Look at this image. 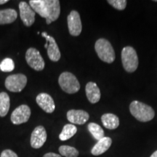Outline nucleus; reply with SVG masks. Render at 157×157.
Here are the masks:
<instances>
[{"label":"nucleus","mask_w":157,"mask_h":157,"mask_svg":"<svg viewBox=\"0 0 157 157\" xmlns=\"http://www.w3.org/2000/svg\"><path fill=\"white\" fill-rule=\"evenodd\" d=\"M101 121L106 129H115L119 126V119L113 113H105L101 117Z\"/></svg>","instance_id":"obj_17"},{"label":"nucleus","mask_w":157,"mask_h":157,"mask_svg":"<svg viewBox=\"0 0 157 157\" xmlns=\"http://www.w3.org/2000/svg\"><path fill=\"white\" fill-rule=\"evenodd\" d=\"M29 5L35 13L46 19L48 25L60 16V5L58 0H30Z\"/></svg>","instance_id":"obj_1"},{"label":"nucleus","mask_w":157,"mask_h":157,"mask_svg":"<svg viewBox=\"0 0 157 157\" xmlns=\"http://www.w3.org/2000/svg\"><path fill=\"white\" fill-rule=\"evenodd\" d=\"M150 157H157V151H156L153 153V154H151V156Z\"/></svg>","instance_id":"obj_28"},{"label":"nucleus","mask_w":157,"mask_h":157,"mask_svg":"<svg viewBox=\"0 0 157 157\" xmlns=\"http://www.w3.org/2000/svg\"><path fill=\"white\" fill-rule=\"evenodd\" d=\"M25 60L31 68L40 71L44 68L45 63L40 52L36 48H29L25 53Z\"/></svg>","instance_id":"obj_7"},{"label":"nucleus","mask_w":157,"mask_h":157,"mask_svg":"<svg viewBox=\"0 0 157 157\" xmlns=\"http://www.w3.org/2000/svg\"><path fill=\"white\" fill-rule=\"evenodd\" d=\"M58 151L60 156H63L65 157H78L79 154L77 149L69 146H60Z\"/></svg>","instance_id":"obj_22"},{"label":"nucleus","mask_w":157,"mask_h":157,"mask_svg":"<svg viewBox=\"0 0 157 157\" xmlns=\"http://www.w3.org/2000/svg\"><path fill=\"white\" fill-rule=\"evenodd\" d=\"M111 144H112V140L111 137H103L101 140H98V143L93 147L91 150L92 154L94 156H100V155L104 154L110 148Z\"/></svg>","instance_id":"obj_16"},{"label":"nucleus","mask_w":157,"mask_h":157,"mask_svg":"<svg viewBox=\"0 0 157 157\" xmlns=\"http://www.w3.org/2000/svg\"><path fill=\"white\" fill-rule=\"evenodd\" d=\"M95 50L98 58L102 61L107 63H112L115 60L116 55L112 45L109 40L101 38L96 41Z\"/></svg>","instance_id":"obj_3"},{"label":"nucleus","mask_w":157,"mask_h":157,"mask_svg":"<svg viewBox=\"0 0 157 157\" xmlns=\"http://www.w3.org/2000/svg\"><path fill=\"white\" fill-rule=\"evenodd\" d=\"M7 2H8V0H0V5H4Z\"/></svg>","instance_id":"obj_27"},{"label":"nucleus","mask_w":157,"mask_h":157,"mask_svg":"<svg viewBox=\"0 0 157 157\" xmlns=\"http://www.w3.org/2000/svg\"><path fill=\"white\" fill-rule=\"evenodd\" d=\"M0 157H18V156L16 153H15L10 149H5L1 153Z\"/></svg>","instance_id":"obj_25"},{"label":"nucleus","mask_w":157,"mask_h":157,"mask_svg":"<svg viewBox=\"0 0 157 157\" xmlns=\"http://www.w3.org/2000/svg\"><path fill=\"white\" fill-rule=\"evenodd\" d=\"M48 135H47L46 129L43 126H37L31 135V146L33 148L38 149L42 148L46 142Z\"/></svg>","instance_id":"obj_11"},{"label":"nucleus","mask_w":157,"mask_h":157,"mask_svg":"<svg viewBox=\"0 0 157 157\" xmlns=\"http://www.w3.org/2000/svg\"><path fill=\"white\" fill-rule=\"evenodd\" d=\"M121 62L124 70L128 73H132L138 67V57L132 47H124L121 50Z\"/></svg>","instance_id":"obj_4"},{"label":"nucleus","mask_w":157,"mask_h":157,"mask_svg":"<svg viewBox=\"0 0 157 157\" xmlns=\"http://www.w3.org/2000/svg\"><path fill=\"white\" fill-rule=\"evenodd\" d=\"M87 129L89 132L91 133L93 137L98 141L104 137V131L99 124L96 123L91 122L88 124Z\"/></svg>","instance_id":"obj_21"},{"label":"nucleus","mask_w":157,"mask_h":157,"mask_svg":"<svg viewBox=\"0 0 157 157\" xmlns=\"http://www.w3.org/2000/svg\"><path fill=\"white\" fill-rule=\"evenodd\" d=\"M17 17V12L14 9H5L0 10V25L10 24L15 22Z\"/></svg>","instance_id":"obj_18"},{"label":"nucleus","mask_w":157,"mask_h":157,"mask_svg":"<svg viewBox=\"0 0 157 157\" xmlns=\"http://www.w3.org/2000/svg\"><path fill=\"white\" fill-rule=\"evenodd\" d=\"M43 157H62L60 154H57L56 153H52V152H50V153H47L45 154Z\"/></svg>","instance_id":"obj_26"},{"label":"nucleus","mask_w":157,"mask_h":157,"mask_svg":"<svg viewBox=\"0 0 157 157\" xmlns=\"http://www.w3.org/2000/svg\"><path fill=\"white\" fill-rule=\"evenodd\" d=\"M108 3L115 9L119 10H124L126 8L127 2L126 0H109Z\"/></svg>","instance_id":"obj_24"},{"label":"nucleus","mask_w":157,"mask_h":157,"mask_svg":"<svg viewBox=\"0 0 157 157\" xmlns=\"http://www.w3.org/2000/svg\"><path fill=\"white\" fill-rule=\"evenodd\" d=\"M5 87L13 93H20L24 89L27 84L26 76L23 74H12L5 79Z\"/></svg>","instance_id":"obj_6"},{"label":"nucleus","mask_w":157,"mask_h":157,"mask_svg":"<svg viewBox=\"0 0 157 157\" xmlns=\"http://www.w3.org/2000/svg\"><path fill=\"white\" fill-rule=\"evenodd\" d=\"M42 36L44 38H48L49 41V46L47 50H48V56L50 60L53 62H58L60 59V50L57 44L56 39L53 37L50 36L47 34V32H42Z\"/></svg>","instance_id":"obj_14"},{"label":"nucleus","mask_w":157,"mask_h":157,"mask_svg":"<svg viewBox=\"0 0 157 157\" xmlns=\"http://www.w3.org/2000/svg\"><path fill=\"white\" fill-rule=\"evenodd\" d=\"M89 118V113L83 110L71 109L67 112V119L72 124L82 125L87 122Z\"/></svg>","instance_id":"obj_13"},{"label":"nucleus","mask_w":157,"mask_h":157,"mask_svg":"<svg viewBox=\"0 0 157 157\" xmlns=\"http://www.w3.org/2000/svg\"><path fill=\"white\" fill-rule=\"evenodd\" d=\"M36 101L39 106L46 113H52L54 112L56 109V104L53 98L50 95L44 93L39 94L36 96Z\"/></svg>","instance_id":"obj_12"},{"label":"nucleus","mask_w":157,"mask_h":157,"mask_svg":"<svg viewBox=\"0 0 157 157\" xmlns=\"http://www.w3.org/2000/svg\"><path fill=\"white\" fill-rule=\"evenodd\" d=\"M58 83L62 90L68 94H74L80 90V84L77 78L70 72H63L58 78Z\"/></svg>","instance_id":"obj_5"},{"label":"nucleus","mask_w":157,"mask_h":157,"mask_svg":"<svg viewBox=\"0 0 157 157\" xmlns=\"http://www.w3.org/2000/svg\"><path fill=\"white\" fill-rule=\"evenodd\" d=\"M31 117V109L27 105H21L16 108L12 113L10 119L12 123L19 125L29 121Z\"/></svg>","instance_id":"obj_8"},{"label":"nucleus","mask_w":157,"mask_h":157,"mask_svg":"<svg viewBox=\"0 0 157 157\" xmlns=\"http://www.w3.org/2000/svg\"><path fill=\"white\" fill-rule=\"evenodd\" d=\"M15 63L11 58L4 59L0 63V70L3 72H11L14 70Z\"/></svg>","instance_id":"obj_23"},{"label":"nucleus","mask_w":157,"mask_h":157,"mask_svg":"<svg viewBox=\"0 0 157 157\" xmlns=\"http://www.w3.org/2000/svg\"><path fill=\"white\" fill-rule=\"evenodd\" d=\"M85 92L87 98L91 103H96L101 99V91L96 83L90 82L86 84Z\"/></svg>","instance_id":"obj_15"},{"label":"nucleus","mask_w":157,"mask_h":157,"mask_svg":"<svg viewBox=\"0 0 157 157\" xmlns=\"http://www.w3.org/2000/svg\"><path fill=\"white\" fill-rule=\"evenodd\" d=\"M77 132V128L74 124H67L63 127L61 132L59 135V139L62 141L69 140Z\"/></svg>","instance_id":"obj_20"},{"label":"nucleus","mask_w":157,"mask_h":157,"mask_svg":"<svg viewBox=\"0 0 157 157\" xmlns=\"http://www.w3.org/2000/svg\"><path fill=\"white\" fill-rule=\"evenodd\" d=\"M129 111L137 120L141 122L151 121L155 117L154 110L146 103L134 101L129 105Z\"/></svg>","instance_id":"obj_2"},{"label":"nucleus","mask_w":157,"mask_h":157,"mask_svg":"<svg viewBox=\"0 0 157 157\" xmlns=\"http://www.w3.org/2000/svg\"><path fill=\"white\" fill-rule=\"evenodd\" d=\"M19 10L21 21L25 26L30 27L34 24L36 13L31 8L29 4L25 2H21L19 3Z\"/></svg>","instance_id":"obj_10"},{"label":"nucleus","mask_w":157,"mask_h":157,"mask_svg":"<svg viewBox=\"0 0 157 157\" xmlns=\"http://www.w3.org/2000/svg\"><path fill=\"white\" fill-rule=\"evenodd\" d=\"M10 106V99L8 94L5 92L0 93V117H4L8 113Z\"/></svg>","instance_id":"obj_19"},{"label":"nucleus","mask_w":157,"mask_h":157,"mask_svg":"<svg viewBox=\"0 0 157 157\" xmlns=\"http://www.w3.org/2000/svg\"><path fill=\"white\" fill-rule=\"evenodd\" d=\"M68 28L71 36H77L81 34L82 25L79 13L76 10H72L68 15Z\"/></svg>","instance_id":"obj_9"}]
</instances>
